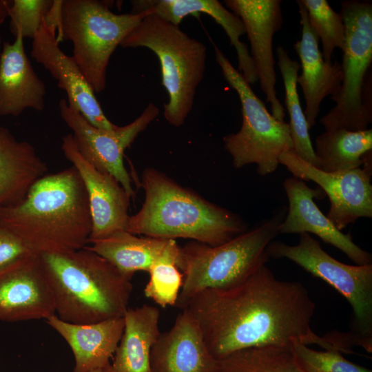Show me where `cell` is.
I'll use <instances>...</instances> for the list:
<instances>
[{
	"mask_svg": "<svg viewBox=\"0 0 372 372\" xmlns=\"http://www.w3.org/2000/svg\"><path fill=\"white\" fill-rule=\"evenodd\" d=\"M282 185L289 207L278 226L279 234H313L342 251L355 264L371 263V254L357 245L349 234L338 230L320 210L313 199L323 197L322 189H312L294 176L286 178Z\"/></svg>",
	"mask_w": 372,
	"mask_h": 372,
	"instance_id": "obj_17",
	"label": "cell"
},
{
	"mask_svg": "<svg viewBox=\"0 0 372 372\" xmlns=\"http://www.w3.org/2000/svg\"><path fill=\"white\" fill-rule=\"evenodd\" d=\"M122 48H146L158 57L162 84L168 94L166 121L181 126L191 112L197 87L204 78L207 48L179 25L154 14L145 16L121 43Z\"/></svg>",
	"mask_w": 372,
	"mask_h": 372,
	"instance_id": "obj_6",
	"label": "cell"
},
{
	"mask_svg": "<svg viewBox=\"0 0 372 372\" xmlns=\"http://www.w3.org/2000/svg\"><path fill=\"white\" fill-rule=\"evenodd\" d=\"M340 7L345 25L342 81L338 93L331 96L335 105L320 122L325 130H365L372 122V3L345 0Z\"/></svg>",
	"mask_w": 372,
	"mask_h": 372,
	"instance_id": "obj_7",
	"label": "cell"
},
{
	"mask_svg": "<svg viewBox=\"0 0 372 372\" xmlns=\"http://www.w3.org/2000/svg\"><path fill=\"white\" fill-rule=\"evenodd\" d=\"M305 7L311 28L320 39L322 55L331 63L333 50H342L345 41V25L340 12H335L327 0H300Z\"/></svg>",
	"mask_w": 372,
	"mask_h": 372,
	"instance_id": "obj_29",
	"label": "cell"
},
{
	"mask_svg": "<svg viewBox=\"0 0 372 372\" xmlns=\"http://www.w3.org/2000/svg\"><path fill=\"white\" fill-rule=\"evenodd\" d=\"M278 66L282 76L285 90V103L289 115L291 136L293 151L303 160L318 167V161L311 143L309 127L300 103L297 91L300 64L290 58L288 52L279 45L276 49Z\"/></svg>",
	"mask_w": 372,
	"mask_h": 372,
	"instance_id": "obj_27",
	"label": "cell"
},
{
	"mask_svg": "<svg viewBox=\"0 0 372 372\" xmlns=\"http://www.w3.org/2000/svg\"><path fill=\"white\" fill-rule=\"evenodd\" d=\"M56 32L50 30L44 19L32 39L31 56L58 81L67 95L68 105L93 126L106 130L114 129L105 115L95 92L72 56L60 48Z\"/></svg>",
	"mask_w": 372,
	"mask_h": 372,
	"instance_id": "obj_15",
	"label": "cell"
},
{
	"mask_svg": "<svg viewBox=\"0 0 372 372\" xmlns=\"http://www.w3.org/2000/svg\"><path fill=\"white\" fill-rule=\"evenodd\" d=\"M55 314L52 293L37 255L0 272V320H47Z\"/></svg>",
	"mask_w": 372,
	"mask_h": 372,
	"instance_id": "obj_16",
	"label": "cell"
},
{
	"mask_svg": "<svg viewBox=\"0 0 372 372\" xmlns=\"http://www.w3.org/2000/svg\"><path fill=\"white\" fill-rule=\"evenodd\" d=\"M214 49L223 77L236 92L241 104V127L224 137L225 149L236 169L256 164L259 175L270 174L277 169L280 155L293 150L289 125L275 118L220 49L215 44Z\"/></svg>",
	"mask_w": 372,
	"mask_h": 372,
	"instance_id": "obj_9",
	"label": "cell"
},
{
	"mask_svg": "<svg viewBox=\"0 0 372 372\" xmlns=\"http://www.w3.org/2000/svg\"><path fill=\"white\" fill-rule=\"evenodd\" d=\"M48 169L32 144L0 126V207L21 200Z\"/></svg>",
	"mask_w": 372,
	"mask_h": 372,
	"instance_id": "obj_24",
	"label": "cell"
},
{
	"mask_svg": "<svg viewBox=\"0 0 372 372\" xmlns=\"http://www.w3.org/2000/svg\"><path fill=\"white\" fill-rule=\"evenodd\" d=\"M132 11L139 13L146 10L158 17L179 25L188 15L205 14L218 23L234 47L238 58V71L249 84L258 81L254 62L247 46L240 37L246 33L242 20L217 0H132Z\"/></svg>",
	"mask_w": 372,
	"mask_h": 372,
	"instance_id": "obj_21",
	"label": "cell"
},
{
	"mask_svg": "<svg viewBox=\"0 0 372 372\" xmlns=\"http://www.w3.org/2000/svg\"><path fill=\"white\" fill-rule=\"evenodd\" d=\"M116 14L107 3L96 0H63L59 42H72V58L95 93L106 86L110 57L124 38L147 14Z\"/></svg>",
	"mask_w": 372,
	"mask_h": 372,
	"instance_id": "obj_8",
	"label": "cell"
},
{
	"mask_svg": "<svg viewBox=\"0 0 372 372\" xmlns=\"http://www.w3.org/2000/svg\"><path fill=\"white\" fill-rule=\"evenodd\" d=\"M145 200L130 216L126 231L144 236L187 238L216 246L247 230L238 214L211 203L154 168L141 177Z\"/></svg>",
	"mask_w": 372,
	"mask_h": 372,
	"instance_id": "obj_3",
	"label": "cell"
},
{
	"mask_svg": "<svg viewBox=\"0 0 372 372\" xmlns=\"http://www.w3.org/2000/svg\"><path fill=\"white\" fill-rule=\"evenodd\" d=\"M184 309L215 360L242 349L291 347L294 342L336 349L311 329L316 304L305 287L278 279L266 264L239 285L198 293Z\"/></svg>",
	"mask_w": 372,
	"mask_h": 372,
	"instance_id": "obj_1",
	"label": "cell"
},
{
	"mask_svg": "<svg viewBox=\"0 0 372 372\" xmlns=\"http://www.w3.org/2000/svg\"><path fill=\"white\" fill-rule=\"evenodd\" d=\"M0 53V116H17L26 109L43 111L46 88L25 53L19 32Z\"/></svg>",
	"mask_w": 372,
	"mask_h": 372,
	"instance_id": "obj_20",
	"label": "cell"
},
{
	"mask_svg": "<svg viewBox=\"0 0 372 372\" xmlns=\"http://www.w3.org/2000/svg\"><path fill=\"white\" fill-rule=\"evenodd\" d=\"M91 372H110V366H108L107 367H106L105 369L95 370V371H91Z\"/></svg>",
	"mask_w": 372,
	"mask_h": 372,
	"instance_id": "obj_35",
	"label": "cell"
},
{
	"mask_svg": "<svg viewBox=\"0 0 372 372\" xmlns=\"http://www.w3.org/2000/svg\"><path fill=\"white\" fill-rule=\"evenodd\" d=\"M299 8L302 35L294 44L299 56L302 72L298 76L297 84L302 89L304 100V115L309 129L316 125L320 104L328 96H333L339 91L342 81L341 63L335 60L326 63L319 49V39L310 26L307 12L300 0Z\"/></svg>",
	"mask_w": 372,
	"mask_h": 372,
	"instance_id": "obj_18",
	"label": "cell"
},
{
	"mask_svg": "<svg viewBox=\"0 0 372 372\" xmlns=\"http://www.w3.org/2000/svg\"><path fill=\"white\" fill-rule=\"evenodd\" d=\"M53 0H14L9 10L10 30L15 37L21 32L23 38L33 39Z\"/></svg>",
	"mask_w": 372,
	"mask_h": 372,
	"instance_id": "obj_32",
	"label": "cell"
},
{
	"mask_svg": "<svg viewBox=\"0 0 372 372\" xmlns=\"http://www.w3.org/2000/svg\"><path fill=\"white\" fill-rule=\"evenodd\" d=\"M11 3L10 0H0V25L8 17Z\"/></svg>",
	"mask_w": 372,
	"mask_h": 372,
	"instance_id": "obj_34",
	"label": "cell"
},
{
	"mask_svg": "<svg viewBox=\"0 0 372 372\" xmlns=\"http://www.w3.org/2000/svg\"><path fill=\"white\" fill-rule=\"evenodd\" d=\"M283 207L229 241L216 246L192 241L180 247L176 266L183 280L176 307L184 309L198 293L227 289L245 281L269 259L266 249L279 234Z\"/></svg>",
	"mask_w": 372,
	"mask_h": 372,
	"instance_id": "obj_5",
	"label": "cell"
},
{
	"mask_svg": "<svg viewBox=\"0 0 372 372\" xmlns=\"http://www.w3.org/2000/svg\"><path fill=\"white\" fill-rule=\"evenodd\" d=\"M212 372H304L291 347L265 346L240 350L216 360Z\"/></svg>",
	"mask_w": 372,
	"mask_h": 372,
	"instance_id": "obj_28",
	"label": "cell"
},
{
	"mask_svg": "<svg viewBox=\"0 0 372 372\" xmlns=\"http://www.w3.org/2000/svg\"><path fill=\"white\" fill-rule=\"evenodd\" d=\"M1 44H2V41H1V34H0V48L1 46Z\"/></svg>",
	"mask_w": 372,
	"mask_h": 372,
	"instance_id": "obj_36",
	"label": "cell"
},
{
	"mask_svg": "<svg viewBox=\"0 0 372 372\" xmlns=\"http://www.w3.org/2000/svg\"><path fill=\"white\" fill-rule=\"evenodd\" d=\"M60 114L72 131L76 147L82 156L99 170L113 176L131 198L135 197L132 178L123 163L125 149L159 114L158 107L149 103L130 123L111 130L91 125L66 99L59 103Z\"/></svg>",
	"mask_w": 372,
	"mask_h": 372,
	"instance_id": "obj_11",
	"label": "cell"
},
{
	"mask_svg": "<svg viewBox=\"0 0 372 372\" xmlns=\"http://www.w3.org/2000/svg\"><path fill=\"white\" fill-rule=\"evenodd\" d=\"M61 149L78 171L86 190L92 221L89 242L126 230L131 198L120 183L82 156L72 134L63 136Z\"/></svg>",
	"mask_w": 372,
	"mask_h": 372,
	"instance_id": "obj_14",
	"label": "cell"
},
{
	"mask_svg": "<svg viewBox=\"0 0 372 372\" xmlns=\"http://www.w3.org/2000/svg\"><path fill=\"white\" fill-rule=\"evenodd\" d=\"M227 8L242 21L249 41L250 55L258 81L270 103L271 114L278 121L285 116L282 105L277 97L276 74L273 54V37L280 30L282 14L280 0H225Z\"/></svg>",
	"mask_w": 372,
	"mask_h": 372,
	"instance_id": "obj_13",
	"label": "cell"
},
{
	"mask_svg": "<svg viewBox=\"0 0 372 372\" xmlns=\"http://www.w3.org/2000/svg\"><path fill=\"white\" fill-rule=\"evenodd\" d=\"M90 249L103 257L121 272L132 278L138 271H148L155 262L176 261L179 248L175 240L140 237L126 230L90 242Z\"/></svg>",
	"mask_w": 372,
	"mask_h": 372,
	"instance_id": "obj_23",
	"label": "cell"
},
{
	"mask_svg": "<svg viewBox=\"0 0 372 372\" xmlns=\"http://www.w3.org/2000/svg\"><path fill=\"white\" fill-rule=\"evenodd\" d=\"M269 258H287L341 293L353 310L352 343L372 352V263L349 265L327 254L309 234H300L296 245L271 241Z\"/></svg>",
	"mask_w": 372,
	"mask_h": 372,
	"instance_id": "obj_10",
	"label": "cell"
},
{
	"mask_svg": "<svg viewBox=\"0 0 372 372\" xmlns=\"http://www.w3.org/2000/svg\"><path fill=\"white\" fill-rule=\"evenodd\" d=\"M216 362L185 309L170 329L159 334L150 352L152 372H212Z\"/></svg>",
	"mask_w": 372,
	"mask_h": 372,
	"instance_id": "obj_19",
	"label": "cell"
},
{
	"mask_svg": "<svg viewBox=\"0 0 372 372\" xmlns=\"http://www.w3.org/2000/svg\"><path fill=\"white\" fill-rule=\"evenodd\" d=\"M32 254L16 234L0 223V272Z\"/></svg>",
	"mask_w": 372,
	"mask_h": 372,
	"instance_id": "obj_33",
	"label": "cell"
},
{
	"mask_svg": "<svg viewBox=\"0 0 372 372\" xmlns=\"http://www.w3.org/2000/svg\"><path fill=\"white\" fill-rule=\"evenodd\" d=\"M144 293L161 307L175 306L181 287L183 276L176 266V261L165 259L151 266Z\"/></svg>",
	"mask_w": 372,
	"mask_h": 372,
	"instance_id": "obj_30",
	"label": "cell"
},
{
	"mask_svg": "<svg viewBox=\"0 0 372 372\" xmlns=\"http://www.w3.org/2000/svg\"><path fill=\"white\" fill-rule=\"evenodd\" d=\"M46 322L72 349L75 362L73 372H91L110 366L124 329L123 317L91 324H74L55 314Z\"/></svg>",
	"mask_w": 372,
	"mask_h": 372,
	"instance_id": "obj_22",
	"label": "cell"
},
{
	"mask_svg": "<svg viewBox=\"0 0 372 372\" xmlns=\"http://www.w3.org/2000/svg\"><path fill=\"white\" fill-rule=\"evenodd\" d=\"M0 223L35 255L79 250L92 229L87 196L71 166L37 180L19 202L0 207Z\"/></svg>",
	"mask_w": 372,
	"mask_h": 372,
	"instance_id": "obj_2",
	"label": "cell"
},
{
	"mask_svg": "<svg viewBox=\"0 0 372 372\" xmlns=\"http://www.w3.org/2000/svg\"><path fill=\"white\" fill-rule=\"evenodd\" d=\"M52 293L55 313L74 324L123 317L132 278L90 249L37 255Z\"/></svg>",
	"mask_w": 372,
	"mask_h": 372,
	"instance_id": "obj_4",
	"label": "cell"
},
{
	"mask_svg": "<svg viewBox=\"0 0 372 372\" xmlns=\"http://www.w3.org/2000/svg\"><path fill=\"white\" fill-rule=\"evenodd\" d=\"M110 372H152L150 352L159 334L160 311L144 304L127 309Z\"/></svg>",
	"mask_w": 372,
	"mask_h": 372,
	"instance_id": "obj_25",
	"label": "cell"
},
{
	"mask_svg": "<svg viewBox=\"0 0 372 372\" xmlns=\"http://www.w3.org/2000/svg\"><path fill=\"white\" fill-rule=\"evenodd\" d=\"M372 150V130H325L315 141V154L320 169L327 172L361 167L363 156Z\"/></svg>",
	"mask_w": 372,
	"mask_h": 372,
	"instance_id": "obj_26",
	"label": "cell"
},
{
	"mask_svg": "<svg viewBox=\"0 0 372 372\" xmlns=\"http://www.w3.org/2000/svg\"><path fill=\"white\" fill-rule=\"evenodd\" d=\"M294 177L316 183L327 194V217L340 231L360 218H372V167L327 172L300 158L293 149L278 158Z\"/></svg>",
	"mask_w": 372,
	"mask_h": 372,
	"instance_id": "obj_12",
	"label": "cell"
},
{
	"mask_svg": "<svg viewBox=\"0 0 372 372\" xmlns=\"http://www.w3.org/2000/svg\"><path fill=\"white\" fill-rule=\"evenodd\" d=\"M291 349L304 372H372L349 361L337 350L317 351L299 342H294Z\"/></svg>",
	"mask_w": 372,
	"mask_h": 372,
	"instance_id": "obj_31",
	"label": "cell"
}]
</instances>
